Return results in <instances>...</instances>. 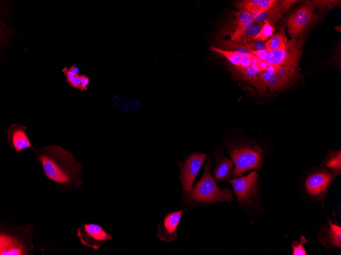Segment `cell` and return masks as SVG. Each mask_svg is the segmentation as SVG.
<instances>
[{"label": "cell", "mask_w": 341, "mask_h": 255, "mask_svg": "<svg viewBox=\"0 0 341 255\" xmlns=\"http://www.w3.org/2000/svg\"><path fill=\"white\" fill-rule=\"evenodd\" d=\"M38 158L46 177L51 180L62 184H81V166L69 152L52 145L45 148Z\"/></svg>", "instance_id": "6da1fadb"}, {"label": "cell", "mask_w": 341, "mask_h": 255, "mask_svg": "<svg viewBox=\"0 0 341 255\" xmlns=\"http://www.w3.org/2000/svg\"><path fill=\"white\" fill-rule=\"evenodd\" d=\"M208 161L201 179L190 191L182 193L181 206L186 204L196 205L233 200L231 191L227 187L219 188L210 173Z\"/></svg>", "instance_id": "7a4b0ae2"}, {"label": "cell", "mask_w": 341, "mask_h": 255, "mask_svg": "<svg viewBox=\"0 0 341 255\" xmlns=\"http://www.w3.org/2000/svg\"><path fill=\"white\" fill-rule=\"evenodd\" d=\"M230 154L235 165L233 171L235 178L246 171L260 167L262 150L260 147L248 145L231 146Z\"/></svg>", "instance_id": "3957f363"}, {"label": "cell", "mask_w": 341, "mask_h": 255, "mask_svg": "<svg viewBox=\"0 0 341 255\" xmlns=\"http://www.w3.org/2000/svg\"><path fill=\"white\" fill-rule=\"evenodd\" d=\"M297 40V39H291L288 40L285 48L267 51L265 60L269 65L285 68L297 76L302 50L298 47Z\"/></svg>", "instance_id": "277c9868"}, {"label": "cell", "mask_w": 341, "mask_h": 255, "mask_svg": "<svg viewBox=\"0 0 341 255\" xmlns=\"http://www.w3.org/2000/svg\"><path fill=\"white\" fill-rule=\"evenodd\" d=\"M258 174L253 171L248 175L235 178L229 181L233 187L235 195L241 205H248L257 193Z\"/></svg>", "instance_id": "5b68a950"}, {"label": "cell", "mask_w": 341, "mask_h": 255, "mask_svg": "<svg viewBox=\"0 0 341 255\" xmlns=\"http://www.w3.org/2000/svg\"><path fill=\"white\" fill-rule=\"evenodd\" d=\"M206 156L205 153H193L181 165L180 179L184 191L187 192L192 189L197 175Z\"/></svg>", "instance_id": "8992f818"}, {"label": "cell", "mask_w": 341, "mask_h": 255, "mask_svg": "<svg viewBox=\"0 0 341 255\" xmlns=\"http://www.w3.org/2000/svg\"><path fill=\"white\" fill-rule=\"evenodd\" d=\"M314 6L311 2H307L301 6L287 20V25L289 35L291 39H297L313 16Z\"/></svg>", "instance_id": "52a82bcc"}, {"label": "cell", "mask_w": 341, "mask_h": 255, "mask_svg": "<svg viewBox=\"0 0 341 255\" xmlns=\"http://www.w3.org/2000/svg\"><path fill=\"white\" fill-rule=\"evenodd\" d=\"M333 179V176L329 172H316L307 178L305 190L312 200H320L326 195Z\"/></svg>", "instance_id": "ba28073f"}, {"label": "cell", "mask_w": 341, "mask_h": 255, "mask_svg": "<svg viewBox=\"0 0 341 255\" xmlns=\"http://www.w3.org/2000/svg\"><path fill=\"white\" fill-rule=\"evenodd\" d=\"M77 235L84 245L95 249L100 248L106 240L112 238L96 224H84L78 229Z\"/></svg>", "instance_id": "9c48e42d"}, {"label": "cell", "mask_w": 341, "mask_h": 255, "mask_svg": "<svg viewBox=\"0 0 341 255\" xmlns=\"http://www.w3.org/2000/svg\"><path fill=\"white\" fill-rule=\"evenodd\" d=\"M186 209L169 213L158 224L157 236L161 240L171 242L177 239L178 234L175 230L180 222L183 212Z\"/></svg>", "instance_id": "30bf717a"}, {"label": "cell", "mask_w": 341, "mask_h": 255, "mask_svg": "<svg viewBox=\"0 0 341 255\" xmlns=\"http://www.w3.org/2000/svg\"><path fill=\"white\" fill-rule=\"evenodd\" d=\"M296 2L297 1L293 0L277 1L271 8L254 17L253 21L258 22L267 21L274 26Z\"/></svg>", "instance_id": "8fae6325"}, {"label": "cell", "mask_w": 341, "mask_h": 255, "mask_svg": "<svg viewBox=\"0 0 341 255\" xmlns=\"http://www.w3.org/2000/svg\"><path fill=\"white\" fill-rule=\"evenodd\" d=\"M319 239L326 248L341 247V226L340 224L329 220L326 225L319 232Z\"/></svg>", "instance_id": "7c38bea8"}, {"label": "cell", "mask_w": 341, "mask_h": 255, "mask_svg": "<svg viewBox=\"0 0 341 255\" xmlns=\"http://www.w3.org/2000/svg\"><path fill=\"white\" fill-rule=\"evenodd\" d=\"M27 127L17 124L11 125L7 131L9 143L15 151L20 152L23 149L32 148L26 135Z\"/></svg>", "instance_id": "4fadbf2b"}, {"label": "cell", "mask_w": 341, "mask_h": 255, "mask_svg": "<svg viewBox=\"0 0 341 255\" xmlns=\"http://www.w3.org/2000/svg\"><path fill=\"white\" fill-rule=\"evenodd\" d=\"M277 1L276 0H244L238 3L236 6L239 9H244L249 12L252 19L271 8Z\"/></svg>", "instance_id": "5bb4252c"}, {"label": "cell", "mask_w": 341, "mask_h": 255, "mask_svg": "<svg viewBox=\"0 0 341 255\" xmlns=\"http://www.w3.org/2000/svg\"><path fill=\"white\" fill-rule=\"evenodd\" d=\"M0 241L1 255L24 254L23 245L15 238L2 234Z\"/></svg>", "instance_id": "9a60e30c"}, {"label": "cell", "mask_w": 341, "mask_h": 255, "mask_svg": "<svg viewBox=\"0 0 341 255\" xmlns=\"http://www.w3.org/2000/svg\"><path fill=\"white\" fill-rule=\"evenodd\" d=\"M263 23L253 21L249 26L234 32L231 35L230 40L237 43L249 41L258 34Z\"/></svg>", "instance_id": "2e32d148"}, {"label": "cell", "mask_w": 341, "mask_h": 255, "mask_svg": "<svg viewBox=\"0 0 341 255\" xmlns=\"http://www.w3.org/2000/svg\"><path fill=\"white\" fill-rule=\"evenodd\" d=\"M229 22L230 29L233 31L231 35L235 31L249 26L253 22L251 14L247 11L239 9V10L232 11Z\"/></svg>", "instance_id": "e0dca14e"}, {"label": "cell", "mask_w": 341, "mask_h": 255, "mask_svg": "<svg viewBox=\"0 0 341 255\" xmlns=\"http://www.w3.org/2000/svg\"><path fill=\"white\" fill-rule=\"evenodd\" d=\"M229 70L237 78L242 79L255 87L259 71L253 66H230Z\"/></svg>", "instance_id": "ac0fdd59"}, {"label": "cell", "mask_w": 341, "mask_h": 255, "mask_svg": "<svg viewBox=\"0 0 341 255\" xmlns=\"http://www.w3.org/2000/svg\"><path fill=\"white\" fill-rule=\"evenodd\" d=\"M233 162L226 157L219 159L213 173L218 181L228 179L233 173Z\"/></svg>", "instance_id": "d6986e66"}, {"label": "cell", "mask_w": 341, "mask_h": 255, "mask_svg": "<svg viewBox=\"0 0 341 255\" xmlns=\"http://www.w3.org/2000/svg\"><path fill=\"white\" fill-rule=\"evenodd\" d=\"M288 41L284 27H280L278 32L273 34L272 37L265 42L267 51L271 52L285 48Z\"/></svg>", "instance_id": "ffe728a7"}, {"label": "cell", "mask_w": 341, "mask_h": 255, "mask_svg": "<svg viewBox=\"0 0 341 255\" xmlns=\"http://www.w3.org/2000/svg\"><path fill=\"white\" fill-rule=\"evenodd\" d=\"M210 49L224 56L233 66H240L241 58L246 54L237 51L225 50L214 46H212Z\"/></svg>", "instance_id": "44dd1931"}, {"label": "cell", "mask_w": 341, "mask_h": 255, "mask_svg": "<svg viewBox=\"0 0 341 255\" xmlns=\"http://www.w3.org/2000/svg\"><path fill=\"white\" fill-rule=\"evenodd\" d=\"M326 166L330 168L336 175L340 173L341 171V152L340 150L331 153L325 161Z\"/></svg>", "instance_id": "7402d4cb"}, {"label": "cell", "mask_w": 341, "mask_h": 255, "mask_svg": "<svg viewBox=\"0 0 341 255\" xmlns=\"http://www.w3.org/2000/svg\"><path fill=\"white\" fill-rule=\"evenodd\" d=\"M218 42L226 49L225 50L237 51L243 53H250L245 48L242 43H237L230 39L222 37L219 38Z\"/></svg>", "instance_id": "603a6c76"}, {"label": "cell", "mask_w": 341, "mask_h": 255, "mask_svg": "<svg viewBox=\"0 0 341 255\" xmlns=\"http://www.w3.org/2000/svg\"><path fill=\"white\" fill-rule=\"evenodd\" d=\"M264 85L269 88L270 91L272 93L281 91L288 87L275 74H272L271 77L264 82Z\"/></svg>", "instance_id": "cb8c5ba5"}, {"label": "cell", "mask_w": 341, "mask_h": 255, "mask_svg": "<svg viewBox=\"0 0 341 255\" xmlns=\"http://www.w3.org/2000/svg\"><path fill=\"white\" fill-rule=\"evenodd\" d=\"M275 74L288 87L293 83L297 77L287 69L278 66Z\"/></svg>", "instance_id": "d4e9b609"}, {"label": "cell", "mask_w": 341, "mask_h": 255, "mask_svg": "<svg viewBox=\"0 0 341 255\" xmlns=\"http://www.w3.org/2000/svg\"><path fill=\"white\" fill-rule=\"evenodd\" d=\"M314 7L319 8L321 13L326 12L331 9L340 5V1L326 0L313 1L312 3Z\"/></svg>", "instance_id": "484cf974"}, {"label": "cell", "mask_w": 341, "mask_h": 255, "mask_svg": "<svg viewBox=\"0 0 341 255\" xmlns=\"http://www.w3.org/2000/svg\"><path fill=\"white\" fill-rule=\"evenodd\" d=\"M275 31L274 26L267 21H265L258 34L253 39L264 41L273 35Z\"/></svg>", "instance_id": "4316f807"}, {"label": "cell", "mask_w": 341, "mask_h": 255, "mask_svg": "<svg viewBox=\"0 0 341 255\" xmlns=\"http://www.w3.org/2000/svg\"><path fill=\"white\" fill-rule=\"evenodd\" d=\"M62 72L65 75L66 81L71 87L81 90V76L71 73L67 68H64Z\"/></svg>", "instance_id": "83f0119b"}, {"label": "cell", "mask_w": 341, "mask_h": 255, "mask_svg": "<svg viewBox=\"0 0 341 255\" xmlns=\"http://www.w3.org/2000/svg\"><path fill=\"white\" fill-rule=\"evenodd\" d=\"M245 48L251 53L254 51L266 50L265 42L257 40L252 39L242 43Z\"/></svg>", "instance_id": "f1b7e54d"}, {"label": "cell", "mask_w": 341, "mask_h": 255, "mask_svg": "<svg viewBox=\"0 0 341 255\" xmlns=\"http://www.w3.org/2000/svg\"><path fill=\"white\" fill-rule=\"evenodd\" d=\"M308 241V240L306 239L304 236L301 235L300 241H294L291 245L293 248L292 254L293 255H306V251L303 245Z\"/></svg>", "instance_id": "f546056e"}, {"label": "cell", "mask_w": 341, "mask_h": 255, "mask_svg": "<svg viewBox=\"0 0 341 255\" xmlns=\"http://www.w3.org/2000/svg\"><path fill=\"white\" fill-rule=\"evenodd\" d=\"M269 64L266 60L259 59L254 67L261 73L266 70Z\"/></svg>", "instance_id": "4dcf8cb0"}, {"label": "cell", "mask_w": 341, "mask_h": 255, "mask_svg": "<svg viewBox=\"0 0 341 255\" xmlns=\"http://www.w3.org/2000/svg\"><path fill=\"white\" fill-rule=\"evenodd\" d=\"M251 53L261 60H265L267 51L266 50H262L260 51H254Z\"/></svg>", "instance_id": "1f68e13d"}, {"label": "cell", "mask_w": 341, "mask_h": 255, "mask_svg": "<svg viewBox=\"0 0 341 255\" xmlns=\"http://www.w3.org/2000/svg\"><path fill=\"white\" fill-rule=\"evenodd\" d=\"M89 80L88 77L82 75L81 76V90L84 91L87 90V86L88 84Z\"/></svg>", "instance_id": "d6a6232c"}, {"label": "cell", "mask_w": 341, "mask_h": 255, "mask_svg": "<svg viewBox=\"0 0 341 255\" xmlns=\"http://www.w3.org/2000/svg\"><path fill=\"white\" fill-rule=\"evenodd\" d=\"M68 70L71 72V73L75 74H78V73L79 72V69L76 66H71Z\"/></svg>", "instance_id": "836d02e7"}]
</instances>
